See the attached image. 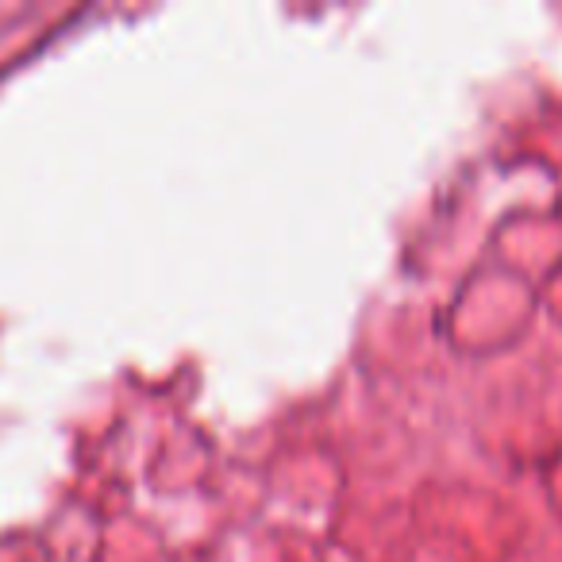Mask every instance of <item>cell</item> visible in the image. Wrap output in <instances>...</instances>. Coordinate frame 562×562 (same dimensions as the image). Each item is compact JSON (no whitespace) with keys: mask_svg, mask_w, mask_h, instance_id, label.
I'll list each match as a JSON object with an SVG mask.
<instances>
[{"mask_svg":"<svg viewBox=\"0 0 562 562\" xmlns=\"http://www.w3.org/2000/svg\"><path fill=\"white\" fill-rule=\"evenodd\" d=\"M539 297H543L547 313L554 316V324H562V270H554L551 278L539 285Z\"/></svg>","mask_w":562,"mask_h":562,"instance_id":"7a4b0ae2","label":"cell"},{"mask_svg":"<svg viewBox=\"0 0 562 562\" xmlns=\"http://www.w3.org/2000/svg\"><path fill=\"white\" fill-rule=\"evenodd\" d=\"M543 490H547V505L554 508V516L562 524V447L543 462Z\"/></svg>","mask_w":562,"mask_h":562,"instance_id":"6da1fadb","label":"cell"}]
</instances>
